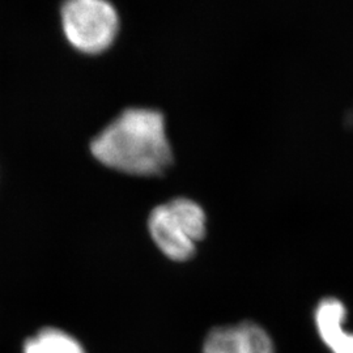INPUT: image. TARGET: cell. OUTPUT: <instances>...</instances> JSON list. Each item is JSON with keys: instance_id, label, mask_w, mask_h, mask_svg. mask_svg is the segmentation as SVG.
Wrapping results in <instances>:
<instances>
[{"instance_id": "2", "label": "cell", "mask_w": 353, "mask_h": 353, "mask_svg": "<svg viewBox=\"0 0 353 353\" xmlns=\"http://www.w3.org/2000/svg\"><path fill=\"white\" fill-rule=\"evenodd\" d=\"M152 240L169 259L185 262L207 233V216L202 207L188 198H176L157 205L148 217Z\"/></svg>"}, {"instance_id": "5", "label": "cell", "mask_w": 353, "mask_h": 353, "mask_svg": "<svg viewBox=\"0 0 353 353\" xmlns=\"http://www.w3.org/2000/svg\"><path fill=\"white\" fill-rule=\"evenodd\" d=\"M314 326L330 353H353V332L347 330L348 310L338 297H323L314 309Z\"/></svg>"}, {"instance_id": "1", "label": "cell", "mask_w": 353, "mask_h": 353, "mask_svg": "<svg viewBox=\"0 0 353 353\" xmlns=\"http://www.w3.org/2000/svg\"><path fill=\"white\" fill-rule=\"evenodd\" d=\"M90 152L106 168L130 176H161L173 163L165 117L148 108L117 115L92 140Z\"/></svg>"}, {"instance_id": "4", "label": "cell", "mask_w": 353, "mask_h": 353, "mask_svg": "<svg viewBox=\"0 0 353 353\" xmlns=\"http://www.w3.org/2000/svg\"><path fill=\"white\" fill-rule=\"evenodd\" d=\"M202 353H276L271 334L256 322L219 326L207 334Z\"/></svg>"}, {"instance_id": "3", "label": "cell", "mask_w": 353, "mask_h": 353, "mask_svg": "<svg viewBox=\"0 0 353 353\" xmlns=\"http://www.w3.org/2000/svg\"><path fill=\"white\" fill-rule=\"evenodd\" d=\"M64 37L76 51L100 55L119 33V13L110 0H64L61 7Z\"/></svg>"}, {"instance_id": "6", "label": "cell", "mask_w": 353, "mask_h": 353, "mask_svg": "<svg viewBox=\"0 0 353 353\" xmlns=\"http://www.w3.org/2000/svg\"><path fill=\"white\" fill-rule=\"evenodd\" d=\"M23 353H85L74 336L59 328L46 327L26 339Z\"/></svg>"}]
</instances>
